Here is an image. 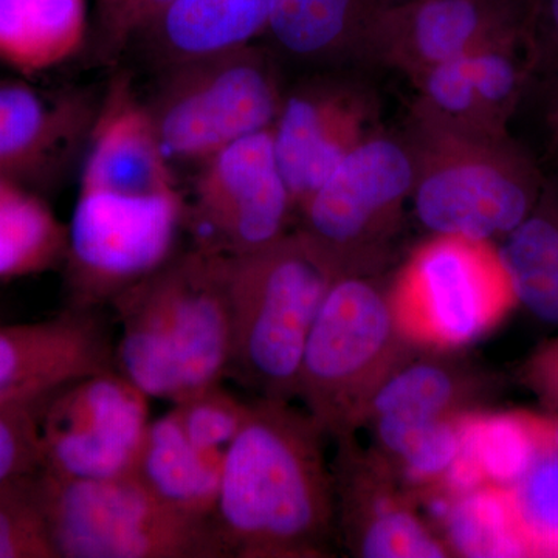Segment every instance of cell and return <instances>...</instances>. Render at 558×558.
Returning <instances> with one entry per match:
<instances>
[{
  "label": "cell",
  "instance_id": "9c48e42d",
  "mask_svg": "<svg viewBox=\"0 0 558 558\" xmlns=\"http://www.w3.org/2000/svg\"><path fill=\"white\" fill-rule=\"evenodd\" d=\"M183 201L80 190L68 227L69 307L97 311L174 256Z\"/></svg>",
  "mask_w": 558,
  "mask_h": 558
},
{
  "label": "cell",
  "instance_id": "9a60e30c",
  "mask_svg": "<svg viewBox=\"0 0 558 558\" xmlns=\"http://www.w3.org/2000/svg\"><path fill=\"white\" fill-rule=\"evenodd\" d=\"M113 348L97 311L68 307L43 322L0 325V403L39 402L116 368Z\"/></svg>",
  "mask_w": 558,
  "mask_h": 558
},
{
  "label": "cell",
  "instance_id": "e0dca14e",
  "mask_svg": "<svg viewBox=\"0 0 558 558\" xmlns=\"http://www.w3.org/2000/svg\"><path fill=\"white\" fill-rule=\"evenodd\" d=\"M89 120L87 105L73 95L17 81L0 83V178L22 183L49 170Z\"/></svg>",
  "mask_w": 558,
  "mask_h": 558
},
{
  "label": "cell",
  "instance_id": "44dd1931",
  "mask_svg": "<svg viewBox=\"0 0 558 558\" xmlns=\"http://www.w3.org/2000/svg\"><path fill=\"white\" fill-rule=\"evenodd\" d=\"M86 36V0H0V61L21 72L61 64Z\"/></svg>",
  "mask_w": 558,
  "mask_h": 558
},
{
  "label": "cell",
  "instance_id": "4fadbf2b",
  "mask_svg": "<svg viewBox=\"0 0 558 558\" xmlns=\"http://www.w3.org/2000/svg\"><path fill=\"white\" fill-rule=\"evenodd\" d=\"M526 0H398L371 22L355 60L416 83L429 70L523 32Z\"/></svg>",
  "mask_w": 558,
  "mask_h": 558
},
{
  "label": "cell",
  "instance_id": "1f68e13d",
  "mask_svg": "<svg viewBox=\"0 0 558 558\" xmlns=\"http://www.w3.org/2000/svg\"><path fill=\"white\" fill-rule=\"evenodd\" d=\"M49 399L0 403V486L40 469L39 421Z\"/></svg>",
  "mask_w": 558,
  "mask_h": 558
},
{
  "label": "cell",
  "instance_id": "d590c367",
  "mask_svg": "<svg viewBox=\"0 0 558 558\" xmlns=\"http://www.w3.org/2000/svg\"><path fill=\"white\" fill-rule=\"evenodd\" d=\"M554 444H556L557 450H558V428L556 429V433H554Z\"/></svg>",
  "mask_w": 558,
  "mask_h": 558
},
{
  "label": "cell",
  "instance_id": "d6986e66",
  "mask_svg": "<svg viewBox=\"0 0 558 558\" xmlns=\"http://www.w3.org/2000/svg\"><path fill=\"white\" fill-rule=\"evenodd\" d=\"M223 454L191 442L171 410L150 421L132 475L171 509L213 521Z\"/></svg>",
  "mask_w": 558,
  "mask_h": 558
},
{
  "label": "cell",
  "instance_id": "484cf974",
  "mask_svg": "<svg viewBox=\"0 0 558 558\" xmlns=\"http://www.w3.org/2000/svg\"><path fill=\"white\" fill-rule=\"evenodd\" d=\"M459 400V380L446 366L413 363L395 368L371 395V417L398 416L416 422L446 417Z\"/></svg>",
  "mask_w": 558,
  "mask_h": 558
},
{
  "label": "cell",
  "instance_id": "d6a6232c",
  "mask_svg": "<svg viewBox=\"0 0 558 558\" xmlns=\"http://www.w3.org/2000/svg\"><path fill=\"white\" fill-rule=\"evenodd\" d=\"M459 450L458 418L442 417L422 429L400 457L402 472L411 483L427 484L440 480Z\"/></svg>",
  "mask_w": 558,
  "mask_h": 558
},
{
  "label": "cell",
  "instance_id": "f546056e",
  "mask_svg": "<svg viewBox=\"0 0 558 558\" xmlns=\"http://www.w3.org/2000/svg\"><path fill=\"white\" fill-rule=\"evenodd\" d=\"M247 410L248 405L227 392L220 384L201 389L172 407L191 442L202 450L222 454L236 438Z\"/></svg>",
  "mask_w": 558,
  "mask_h": 558
},
{
  "label": "cell",
  "instance_id": "603a6c76",
  "mask_svg": "<svg viewBox=\"0 0 558 558\" xmlns=\"http://www.w3.org/2000/svg\"><path fill=\"white\" fill-rule=\"evenodd\" d=\"M68 227L17 180L0 178V281L39 275L64 263Z\"/></svg>",
  "mask_w": 558,
  "mask_h": 558
},
{
  "label": "cell",
  "instance_id": "d4e9b609",
  "mask_svg": "<svg viewBox=\"0 0 558 558\" xmlns=\"http://www.w3.org/2000/svg\"><path fill=\"white\" fill-rule=\"evenodd\" d=\"M458 428L459 451L478 464L487 486H517L545 451L542 433L521 416H465Z\"/></svg>",
  "mask_w": 558,
  "mask_h": 558
},
{
  "label": "cell",
  "instance_id": "ffe728a7",
  "mask_svg": "<svg viewBox=\"0 0 558 558\" xmlns=\"http://www.w3.org/2000/svg\"><path fill=\"white\" fill-rule=\"evenodd\" d=\"M392 2L398 0H271L266 33L300 60L355 58L371 22Z\"/></svg>",
  "mask_w": 558,
  "mask_h": 558
},
{
  "label": "cell",
  "instance_id": "e575fe53",
  "mask_svg": "<svg viewBox=\"0 0 558 558\" xmlns=\"http://www.w3.org/2000/svg\"><path fill=\"white\" fill-rule=\"evenodd\" d=\"M545 97V130L554 159L558 161V83L543 89Z\"/></svg>",
  "mask_w": 558,
  "mask_h": 558
},
{
  "label": "cell",
  "instance_id": "f1b7e54d",
  "mask_svg": "<svg viewBox=\"0 0 558 558\" xmlns=\"http://www.w3.org/2000/svg\"><path fill=\"white\" fill-rule=\"evenodd\" d=\"M510 492L531 553H558V450L543 451Z\"/></svg>",
  "mask_w": 558,
  "mask_h": 558
},
{
  "label": "cell",
  "instance_id": "ac0fdd59",
  "mask_svg": "<svg viewBox=\"0 0 558 558\" xmlns=\"http://www.w3.org/2000/svg\"><path fill=\"white\" fill-rule=\"evenodd\" d=\"M271 0H175L135 44L167 70L250 46L267 32Z\"/></svg>",
  "mask_w": 558,
  "mask_h": 558
},
{
  "label": "cell",
  "instance_id": "6da1fadb",
  "mask_svg": "<svg viewBox=\"0 0 558 558\" xmlns=\"http://www.w3.org/2000/svg\"><path fill=\"white\" fill-rule=\"evenodd\" d=\"M322 429L282 400L260 399L222 459L213 526L226 557L319 556L332 499Z\"/></svg>",
  "mask_w": 558,
  "mask_h": 558
},
{
  "label": "cell",
  "instance_id": "4dcf8cb0",
  "mask_svg": "<svg viewBox=\"0 0 558 558\" xmlns=\"http://www.w3.org/2000/svg\"><path fill=\"white\" fill-rule=\"evenodd\" d=\"M175 0H97L92 47L98 60L112 64L135 38Z\"/></svg>",
  "mask_w": 558,
  "mask_h": 558
},
{
  "label": "cell",
  "instance_id": "7c38bea8",
  "mask_svg": "<svg viewBox=\"0 0 558 558\" xmlns=\"http://www.w3.org/2000/svg\"><path fill=\"white\" fill-rule=\"evenodd\" d=\"M201 245L242 256L284 236L293 208L275 153L274 130L231 143L201 163L196 186Z\"/></svg>",
  "mask_w": 558,
  "mask_h": 558
},
{
  "label": "cell",
  "instance_id": "7402d4cb",
  "mask_svg": "<svg viewBox=\"0 0 558 558\" xmlns=\"http://www.w3.org/2000/svg\"><path fill=\"white\" fill-rule=\"evenodd\" d=\"M502 263L517 301L558 326V179H548L523 222L502 238Z\"/></svg>",
  "mask_w": 558,
  "mask_h": 558
},
{
  "label": "cell",
  "instance_id": "30bf717a",
  "mask_svg": "<svg viewBox=\"0 0 558 558\" xmlns=\"http://www.w3.org/2000/svg\"><path fill=\"white\" fill-rule=\"evenodd\" d=\"M413 183L405 138L377 131L303 205L301 230L328 256L337 274L365 275L398 231Z\"/></svg>",
  "mask_w": 558,
  "mask_h": 558
},
{
  "label": "cell",
  "instance_id": "2e32d148",
  "mask_svg": "<svg viewBox=\"0 0 558 558\" xmlns=\"http://www.w3.org/2000/svg\"><path fill=\"white\" fill-rule=\"evenodd\" d=\"M532 83L534 72L520 32L429 70L413 83V106L461 130L509 135L510 120Z\"/></svg>",
  "mask_w": 558,
  "mask_h": 558
},
{
  "label": "cell",
  "instance_id": "52a82bcc",
  "mask_svg": "<svg viewBox=\"0 0 558 558\" xmlns=\"http://www.w3.org/2000/svg\"><path fill=\"white\" fill-rule=\"evenodd\" d=\"M282 100L269 54L250 44L168 70L146 106L168 160L204 163L231 143L274 128Z\"/></svg>",
  "mask_w": 558,
  "mask_h": 558
},
{
  "label": "cell",
  "instance_id": "7a4b0ae2",
  "mask_svg": "<svg viewBox=\"0 0 558 558\" xmlns=\"http://www.w3.org/2000/svg\"><path fill=\"white\" fill-rule=\"evenodd\" d=\"M227 259L199 244L110 303L121 326L116 369L149 399L174 405L229 376L233 333Z\"/></svg>",
  "mask_w": 558,
  "mask_h": 558
},
{
  "label": "cell",
  "instance_id": "277c9868",
  "mask_svg": "<svg viewBox=\"0 0 558 558\" xmlns=\"http://www.w3.org/2000/svg\"><path fill=\"white\" fill-rule=\"evenodd\" d=\"M337 275L303 230L247 255L229 256L231 376L256 389L260 399L288 402L296 396L307 337Z\"/></svg>",
  "mask_w": 558,
  "mask_h": 558
},
{
  "label": "cell",
  "instance_id": "5bb4252c",
  "mask_svg": "<svg viewBox=\"0 0 558 558\" xmlns=\"http://www.w3.org/2000/svg\"><path fill=\"white\" fill-rule=\"evenodd\" d=\"M377 120L373 90L351 78L311 81L282 100L271 130L293 208H303L341 161L380 131Z\"/></svg>",
  "mask_w": 558,
  "mask_h": 558
},
{
  "label": "cell",
  "instance_id": "ba28073f",
  "mask_svg": "<svg viewBox=\"0 0 558 558\" xmlns=\"http://www.w3.org/2000/svg\"><path fill=\"white\" fill-rule=\"evenodd\" d=\"M388 296L402 339L436 348L480 339L517 301L499 248L451 234L418 245Z\"/></svg>",
  "mask_w": 558,
  "mask_h": 558
},
{
  "label": "cell",
  "instance_id": "8fae6325",
  "mask_svg": "<svg viewBox=\"0 0 558 558\" xmlns=\"http://www.w3.org/2000/svg\"><path fill=\"white\" fill-rule=\"evenodd\" d=\"M150 421L148 396L116 368L81 377L44 405L40 470L75 481L132 475Z\"/></svg>",
  "mask_w": 558,
  "mask_h": 558
},
{
  "label": "cell",
  "instance_id": "4316f807",
  "mask_svg": "<svg viewBox=\"0 0 558 558\" xmlns=\"http://www.w3.org/2000/svg\"><path fill=\"white\" fill-rule=\"evenodd\" d=\"M0 558H58L40 469L0 486Z\"/></svg>",
  "mask_w": 558,
  "mask_h": 558
},
{
  "label": "cell",
  "instance_id": "83f0119b",
  "mask_svg": "<svg viewBox=\"0 0 558 558\" xmlns=\"http://www.w3.org/2000/svg\"><path fill=\"white\" fill-rule=\"evenodd\" d=\"M357 542L360 556L366 558L447 556L446 546L422 520L389 495L371 499Z\"/></svg>",
  "mask_w": 558,
  "mask_h": 558
},
{
  "label": "cell",
  "instance_id": "5b68a950",
  "mask_svg": "<svg viewBox=\"0 0 558 558\" xmlns=\"http://www.w3.org/2000/svg\"><path fill=\"white\" fill-rule=\"evenodd\" d=\"M399 340L387 293L365 275H337L307 337L296 387L322 432L365 414L371 395L396 368Z\"/></svg>",
  "mask_w": 558,
  "mask_h": 558
},
{
  "label": "cell",
  "instance_id": "8d00e7d4",
  "mask_svg": "<svg viewBox=\"0 0 558 558\" xmlns=\"http://www.w3.org/2000/svg\"><path fill=\"white\" fill-rule=\"evenodd\" d=\"M554 365H556V366H554V369H556V371H554V374H556V377H558V360H556V362H554ZM554 380L558 381V379H554Z\"/></svg>",
  "mask_w": 558,
  "mask_h": 558
},
{
  "label": "cell",
  "instance_id": "cb8c5ba5",
  "mask_svg": "<svg viewBox=\"0 0 558 558\" xmlns=\"http://www.w3.org/2000/svg\"><path fill=\"white\" fill-rule=\"evenodd\" d=\"M444 524L447 542L464 557H520L531 553L510 488L484 486L454 497Z\"/></svg>",
  "mask_w": 558,
  "mask_h": 558
},
{
  "label": "cell",
  "instance_id": "3957f363",
  "mask_svg": "<svg viewBox=\"0 0 558 558\" xmlns=\"http://www.w3.org/2000/svg\"><path fill=\"white\" fill-rule=\"evenodd\" d=\"M411 199L425 229L470 240L508 236L537 204L546 179L512 135L480 134L411 106Z\"/></svg>",
  "mask_w": 558,
  "mask_h": 558
},
{
  "label": "cell",
  "instance_id": "8992f818",
  "mask_svg": "<svg viewBox=\"0 0 558 558\" xmlns=\"http://www.w3.org/2000/svg\"><path fill=\"white\" fill-rule=\"evenodd\" d=\"M44 478L58 558L226 557L213 521L171 509L135 475L75 481L44 472Z\"/></svg>",
  "mask_w": 558,
  "mask_h": 558
},
{
  "label": "cell",
  "instance_id": "836d02e7",
  "mask_svg": "<svg viewBox=\"0 0 558 558\" xmlns=\"http://www.w3.org/2000/svg\"><path fill=\"white\" fill-rule=\"evenodd\" d=\"M523 39L534 81L542 89L558 83V0H526Z\"/></svg>",
  "mask_w": 558,
  "mask_h": 558
}]
</instances>
